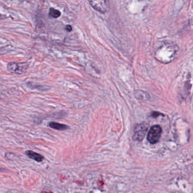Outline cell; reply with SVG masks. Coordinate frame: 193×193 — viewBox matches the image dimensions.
Here are the masks:
<instances>
[{"mask_svg": "<svg viewBox=\"0 0 193 193\" xmlns=\"http://www.w3.org/2000/svg\"><path fill=\"white\" fill-rule=\"evenodd\" d=\"M179 50L177 45L171 43H164L155 50V57L158 61L164 64L172 62Z\"/></svg>", "mask_w": 193, "mask_h": 193, "instance_id": "obj_1", "label": "cell"}, {"mask_svg": "<svg viewBox=\"0 0 193 193\" xmlns=\"http://www.w3.org/2000/svg\"><path fill=\"white\" fill-rule=\"evenodd\" d=\"M148 128V125L146 122H143L136 125L134 129L132 135L133 140L136 141H142L146 134Z\"/></svg>", "mask_w": 193, "mask_h": 193, "instance_id": "obj_2", "label": "cell"}, {"mask_svg": "<svg viewBox=\"0 0 193 193\" xmlns=\"http://www.w3.org/2000/svg\"><path fill=\"white\" fill-rule=\"evenodd\" d=\"M162 129L159 125H154L151 127L147 135V140L151 144H156L160 138Z\"/></svg>", "mask_w": 193, "mask_h": 193, "instance_id": "obj_3", "label": "cell"}, {"mask_svg": "<svg viewBox=\"0 0 193 193\" xmlns=\"http://www.w3.org/2000/svg\"><path fill=\"white\" fill-rule=\"evenodd\" d=\"M89 3L91 6L96 10L101 13H106L109 8V2L108 1H89Z\"/></svg>", "mask_w": 193, "mask_h": 193, "instance_id": "obj_4", "label": "cell"}, {"mask_svg": "<svg viewBox=\"0 0 193 193\" xmlns=\"http://www.w3.org/2000/svg\"><path fill=\"white\" fill-rule=\"evenodd\" d=\"M27 66L23 63L9 62L7 65V70L9 72L15 74H22L25 72Z\"/></svg>", "mask_w": 193, "mask_h": 193, "instance_id": "obj_5", "label": "cell"}, {"mask_svg": "<svg viewBox=\"0 0 193 193\" xmlns=\"http://www.w3.org/2000/svg\"><path fill=\"white\" fill-rule=\"evenodd\" d=\"M25 154L27 156H28L29 158L31 159L32 160H34L37 162H41L44 159V157L41 155L32 151H26Z\"/></svg>", "mask_w": 193, "mask_h": 193, "instance_id": "obj_6", "label": "cell"}, {"mask_svg": "<svg viewBox=\"0 0 193 193\" xmlns=\"http://www.w3.org/2000/svg\"><path fill=\"white\" fill-rule=\"evenodd\" d=\"M134 95H135L136 98L140 100L145 101V100H149L150 98V96L148 93L145 92V91H141V90L136 91V92L134 93Z\"/></svg>", "mask_w": 193, "mask_h": 193, "instance_id": "obj_7", "label": "cell"}, {"mask_svg": "<svg viewBox=\"0 0 193 193\" xmlns=\"http://www.w3.org/2000/svg\"><path fill=\"white\" fill-rule=\"evenodd\" d=\"M49 126L52 129H56L58 130H65L69 128V126L65 124H62L56 122H51L49 124Z\"/></svg>", "mask_w": 193, "mask_h": 193, "instance_id": "obj_8", "label": "cell"}, {"mask_svg": "<svg viewBox=\"0 0 193 193\" xmlns=\"http://www.w3.org/2000/svg\"><path fill=\"white\" fill-rule=\"evenodd\" d=\"M49 15L52 18H57L60 17L61 12L53 7H50L49 10Z\"/></svg>", "mask_w": 193, "mask_h": 193, "instance_id": "obj_9", "label": "cell"}, {"mask_svg": "<svg viewBox=\"0 0 193 193\" xmlns=\"http://www.w3.org/2000/svg\"><path fill=\"white\" fill-rule=\"evenodd\" d=\"M160 115H162L161 113L156 112H152V114H151V116H152L153 117L156 118V117H157L159 116H160Z\"/></svg>", "mask_w": 193, "mask_h": 193, "instance_id": "obj_10", "label": "cell"}, {"mask_svg": "<svg viewBox=\"0 0 193 193\" xmlns=\"http://www.w3.org/2000/svg\"><path fill=\"white\" fill-rule=\"evenodd\" d=\"M66 30L68 31L69 32H70L72 30V27L70 25H67L66 26Z\"/></svg>", "mask_w": 193, "mask_h": 193, "instance_id": "obj_11", "label": "cell"}]
</instances>
